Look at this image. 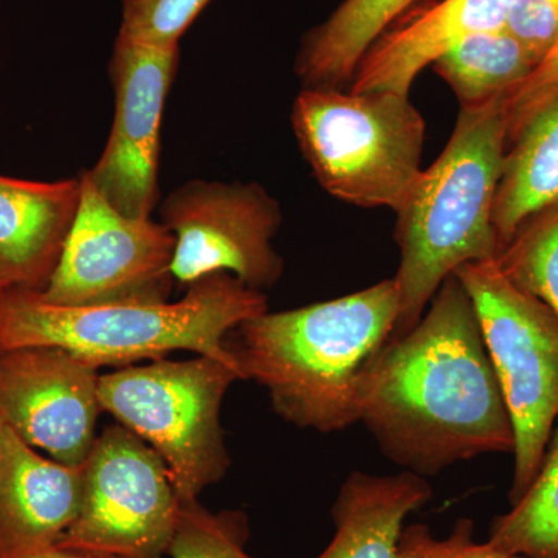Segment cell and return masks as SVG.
<instances>
[{
    "mask_svg": "<svg viewBox=\"0 0 558 558\" xmlns=\"http://www.w3.org/2000/svg\"><path fill=\"white\" fill-rule=\"evenodd\" d=\"M428 306L410 332L385 344L359 391V422L381 453L424 478L515 449L478 315L457 275Z\"/></svg>",
    "mask_w": 558,
    "mask_h": 558,
    "instance_id": "6da1fadb",
    "label": "cell"
},
{
    "mask_svg": "<svg viewBox=\"0 0 558 558\" xmlns=\"http://www.w3.org/2000/svg\"><path fill=\"white\" fill-rule=\"evenodd\" d=\"M399 317L395 279L299 310L264 312L229 343L242 379L258 381L289 424L319 433L359 422L363 374L391 340Z\"/></svg>",
    "mask_w": 558,
    "mask_h": 558,
    "instance_id": "7a4b0ae2",
    "label": "cell"
},
{
    "mask_svg": "<svg viewBox=\"0 0 558 558\" xmlns=\"http://www.w3.org/2000/svg\"><path fill=\"white\" fill-rule=\"evenodd\" d=\"M260 290L229 274L193 282L179 301L132 300L94 306L50 303L38 290L0 292V351L64 349L95 368L191 351L238 365L227 336L267 312ZM241 369V368H240Z\"/></svg>",
    "mask_w": 558,
    "mask_h": 558,
    "instance_id": "3957f363",
    "label": "cell"
},
{
    "mask_svg": "<svg viewBox=\"0 0 558 558\" xmlns=\"http://www.w3.org/2000/svg\"><path fill=\"white\" fill-rule=\"evenodd\" d=\"M506 97L459 110L446 148L396 213L399 317L391 340L417 325L459 267L498 258L494 204L508 142Z\"/></svg>",
    "mask_w": 558,
    "mask_h": 558,
    "instance_id": "277c9868",
    "label": "cell"
},
{
    "mask_svg": "<svg viewBox=\"0 0 558 558\" xmlns=\"http://www.w3.org/2000/svg\"><path fill=\"white\" fill-rule=\"evenodd\" d=\"M292 126L319 186L355 207L398 213L424 171L425 120L410 95L304 87Z\"/></svg>",
    "mask_w": 558,
    "mask_h": 558,
    "instance_id": "5b68a950",
    "label": "cell"
},
{
    "mask_svg": "<svg viewBox=\"0 0 558 558\" xmlns=\"http://www.w3.org/2000/svg\"><path fill=\"white\" fill-rule=\"evenodd\" d=\"M240 366L197 355L185 362L156 360L102 374V411L137 435L167 465L180 501H197L230 465L220 407Z\"/></svg>",
    "mask_w": 558,
    "mask_h": 558,
    "instance_id": "8992f818",
    "label": "cell"
},
{
    "mask_svg": "<svg viewBox=\"0 0 558 558\" xmlns=\"http://www.w3.org/2000/svg\"><path fill=\"white\" fill-rule=\"evenodd\" d=\"M453 275L475 306L515 433V505L537 476L558 421V317L517 288L497 259L464 264Z\"/></svg>",
    "mask_w": 558,
    "mask_h": 558,
    "instance_id": "52a82bcc",
    "label": "cell"
},
{
    "mask_svg": "<svg viewBox=\"0 0 558 558\" xmlns=\"http://www.w3.org/2000/svg\"><path fill=\"white\" fill-rule=\"evenodd\" d=\"M78 517L57 546L124 558H163L180 501L167 465L145 440L113 425L95 439Z\"/></svg>",
    "mask_w": 558,
    "mask_h": 558,
    "instance_id": "ba28073f",
    "label": "cell"
},
{
    "mask_svg": "<svg viewBox=\"0 0 558 558\" xmlns=\"http://www.w3.org/2000/svg\"><path fill=\"white\" fill-rule=\"evenodd\" d=\"M174 245L163 223L124 216L84 172L78 211L38 293L62 306L167 300Z\"/></svg>",
    "mask_w": 558,
    "mask_h": 558,
    "instance_id": "9c48e42d",
    "label": "cell"
},
{
    "mask_svg": "<svg viewBox=\"0 0 558 558\" xmlns=\"http://www.w3.org/2000/svg\"><path fill=\"white\" fill-rule=\"evenodd\" d=\"M278 202L258 183L193 180L161 204V223L174 236L171 277L190 288L229 274L250 289L271 288L282 263L274 247L281 226Z\"/></svg>",
    "mask_w": 558,
    "mask_h": 558,
    "instance_id": "30bf717a",
    "label": "cell"
},
{
    "mask_svg": "<svg viewBox=\"0 0 558 558\" xmlns=\"http://www.w3.org/2000/svg\"><path fill=\"white\" fill-rule=\"evenodd\" d=\"M179 46H154L119 35L109 73L116 117L100 160L86 171L105 199L130 218H150L157 202L165 102Z\"/></svg>",
    "mask_w": 558,
    "mask_h": 558,
    "instance_id": "8fae6325",
    "label": "cell"
},
{
    "mask_svg": "<svg viewBox=\"0 0 558 558\" xmlns=\"http://www.w3.org/2000/svg\"><path fill=\"white\" fill-rule=\"evenodd\" d=\"M100 374L64 349L25 348L0 359V416L33 449L81 468L97 439Z\"/></svg>",
    "mask_w": 558,
    "mask_h": 558,
    "instance_id": "7c38bea8",
    "label": "cell"
},
{
    "mask_svg": "<svg viewBox=\"0 0 558 558\" xmlns=\"http://www.w3.org/2000/svg\"><path fill=\"white\" fill-rule=\"evenodd\" d=\"M0 558L57 546L78 517L83 472L40 457L2 418Z\"/></svg>",
    "mask_w": 558,
    "mask_h": 558,
    "instance_id": "4fadbf2b",
    "label": "cell"
},
{
    "mask_svg": "<svg viewBox=\"0 0 558 558\" xmlns=\"http://www.w3.org/2000/svg\"><path fill=\"white\" fill-rule=\"evenodd\" d=\"M517 0H440L403 24L389 27L355 69L351 92L410 95L422 70L459 40L505 27Z\"/></svg>",
    "mask_w": 558,
    "mask_h": 558,
    "instance_id": "5bb4252c",
    "label": "cell"
},
{
    "mask_svg": "<svg viewBox=\"0 0 558 558\" xmlns=\"http://www.w3.org/2000/svg\"><path fill=\"white\" fill-rule=\"evenodd\" d=\"M81 199V178L32 182L0 175V277L46 286Z\"/></svg>",
    "mask_w": 558,
    "mask_h": 558,
    "instance_id": "9a60e30c",
    "label": "cell"
},
{
    "mask_svg": "<svg viewBox=\"0 0 558 558\" xmlns=\"http://www.w3.org/2000/svg\"><path fill=\"white\" fill-rule=\"evenodd\" d=\"M432 487L424 476L352 472L332 506L336 535L317 558H398L407 517L427 505Z\"/></svg>",
    "mask_w": 558,
    "mask_h": 558,
    "instance_id": "2e32d148",
    "label": "cell"
},
{
    "mask_svg": "<svg viewBox=\"0 0 558 558\" xmlns=\"http://www.w3.org/2000/svg\"><path fill=\"white\" fill-rule=\"evenodd\" d=\"M513 143L494 204L499 252L524 223L558 205V97L524 124Z\"/></svg>",
    "mask_w": 558,
    "mask_h": 558,
    "instance_id": "e0dca14e",
    "label": "cell"
},
{
    "mask_svg": "<svg viewBox=\"0 0 558 558\" xmlns=\"http://www.w3.org/2000/svg\"><path fill=\"white\" fill-rule=\"evenodd\" d=\"M416 0H344L312 28L296 54L295 72L306 87L341 89L354 78L369 47Z\"/></svg>",
    "mask_w": 558,
    "mask_h": 558,
    "instance_id": "ac0fdd59",
    "label": "cell"
},
{
    "mask_svg": "<svg viewBox=\"0 0 558 558\" xmlns=\"http://www.w3.org/2000/svg\"><path fill=\"white\" fill-rule=\"evenodd\" d=\"M535 68L534 58L505 27L459 40L432 64L454 92L461 108L506 97Z\"/></svg>",
    "mask_w": 558,
    "mask_h": 558,
    "instance_id": "d6986e66",
    "label": "cell"
},
{
    "mask_svg": "<svg viewBox=\"0 0 558 558\" xmlns=\"http://www.w3.org/2000/svg\"><path fill=\"white\" fill-rule=\"evenodd\" d=\"M488 543L521 558H558V421L537 476L505 515Z\"/></svg>",
    "mask_w": 558,
    "mask_h": 558,
    "instance_id": "ffe728a7",
    "label": "cell"
},
{
    "mask_svg": "<svg viewBox=\"0 0 558 558\" xmlns=\"http://www.w3.org/2000/svg\"><path fill=\"white\" fill-rule=\"evenodd\" d=\"M497 264L517 288L558 317V205L524 223L499 252Z\"/></svg>",
    "mask_w": 558,
    "mask_h": 558,
    "instance_id": "44dd1931",
    "label": "cell"
},
{
    "mask_svg": "<svg viewBox=\"0 0 558 558\" xmlns=\"http://www.w3.org/2000/svg\"><path fill=\"white\" fill-rule=\"evenodd\" d=\"M247 521L240 513H213L199 502H183L170 558H252L245 550Z\"/></svg>",
    "mask_w": 558,
    "mask_h": 558,
    "instance_id": "7402d4cb",
    "label": "cell"
},
{
    "mask_svg": "<svg viewBox=\"0 0 558 558\" xmlns=\"http://www.w3.org/2000/svg\"><path fill=\"white\" fill-rule=\"evenodd\" d=\"M209 0H123L119 35L154 46H179Z\"/></svg>",
    "mask_w": 558,
    "mask_h": 558,
    "instance_id": "603a6c76",
    "label": "cell"
},
{
    "mask_svg": "<svg viewBox=\"0 0 558 558\" xmlns=\"http://www.w3.org/2000/svg\"><path fill=\"white\" fill-rule=\"evenodd\" d=\"M473 532L475 523L470 519H459L446 539L433 537L425 524H411L400 535L398 558H521L488 542H475Z\"/></svg>",
    "mask_w": 558,
    "mask_h": 558,
    "instance_id": "cb8c5ba5",
    "label": "cell"
},
{
    "mask_svg": "<svg viewBox=\"0 0 558 558\" xmlns=\"http://www.w3.org/2000/svg\"><path fill=\"white\" fill-rule=\"evenodd\" d=\"M505 28L538 65L558 40V0H517Z\"/></svg>",
    "mask_w": 558,
    "mask_h": 558,
    "instance_id": "d4e9b609",
    "label": "cell"
},
{
    "mask_svg": "<svg viewBox=\"0 0 558 558\" xmlns=\"http://www.w3.org/2000/svg\"><path fill=\"white\" fill-rule=\"evenodd\" d=\"M558 97V40L520 86L506 97L508 140H513L535 113Z\"/></svg>",
    "mask_w": 558,
    "mask_h": 558,
    "instance_id": "484cf974",
    "label": "cell"
},
{
    "mask_svg": "<svg viewBox=\"0 0 558 558\" xmlns=\"http://www.w3.org/2000/svg\"><path fill=\"white\" fill-rule=\"evenodd\" d=\"M20 558H124L108 556V554L87 553V550L61 548V546H51V548L35 550Z\"/></svg>",
    "mask_w": 558,
    "mask_h": 558,
    "instance_id": "4316f807",
    "label": "cell"
},
{
    "mask_svg": "<svg viewBox=\"0 0 558 558\" xmlns=\"http://www.w3.org/2000/svg\"><path fill=\"white\" fill-rule=\"evenodd\" d=\"M0 428H2V416H0ZM0 480H2V438H0Z\"/></svg>",
    "mask_w": 558,
    "mask_h": 558,
    "instance_id": "83f0119b",
    "label": "cell"
},
{
    "mask_svg": "<svg viewBox=\"0 0 558 558\" xmlns=\"http://www.w3.org/2000/svg\"><path fill=\"white\" fill-rule=\"evenodd\" d=\"M7 288H10V286L7 284L5 281H3L2 277H0V292H2V290H5Z\"/></svg>",
    "mask_w": 558,
    "mask_h": 558,
    "instance_id": "f1b7e54d",
    "label": "cell"
}]
</instances>
